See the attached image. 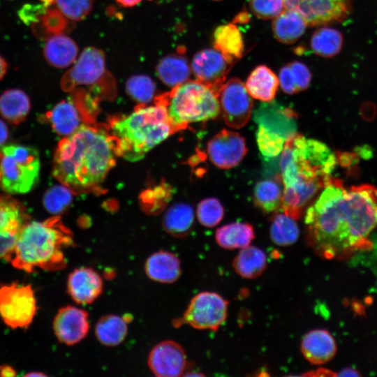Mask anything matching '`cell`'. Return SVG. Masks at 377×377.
<instances>
[{
	"label": "cell",
	"mask_w": 377,
	"mask_h": 377,
	"mask_svg": "<svg viewBox=\"0 0 377 377\" xmlns=\"http://www.w3.org/2000/svg\"><path fill=\"white\" fill-rule=\"evenodd\" d=\"M103 287V281L99 274L87 267L74 269L67 281L68 293L77 304L92 303L101 294Z\"/></svg>",
	"instance_id": "20"
},
{
	"label": "cell",
	"mask_w": 377,
	"mask_h": 377,
	"mask_svg": "<svg viewBox=\"0 0 377 377\" xmlns=\"http://www.w3.org/2000/svg\"><path fill=\"white\" fill-rule=\"evenodd\" d=\"M45 374H41V373H31V374H27V376H44Z\"/></svg>",
	"instance_id": "52"
},
{
	"label": "cell",
	"mask_w": 377,
	"mask_h": 377,
	"mask_svg": "<svg viewBox=\"0 0 377 377\" xmlns=\"http://www.w3.org/2000/svg\"><path fill=\"white\" fill-rule=\"evenodd\" d=\"M73 200V191L65 185H55L45 193L43 204L45 209L53 214L65 211Z\"/></svg>",
	"instance_id": "38"
},
{
	"label": "cell",
	"mask_w": 377,
	"mask_h": 377,
	"mask_svg": "<svg viewBox=\"0 0 377 377\" xmlns=\"http://www.w3.org/2000/svg\"><path fill=\"white\" fill-rule=\"evenodd\" d=\"M117 156L137 161L173 131L165 109L161 103L139 105L127 116L117 117L110 124Z\"/></svg>",
	"instance_id": "5"
},
{
	"label": "cell",
	"mask_w": 377,
	"mask_h": 377,
	"mask_svg": "<svg viewBox=\"0 0 377 377\" xmlns=\"http://www.w3.org/2000/svg\"><path fill=\"white\" fill-rule=\"evenodd\" d=\"M148 366L158 377H178L186 367V355L178 343L166 340L156 344L150 351Z\"/></svg>",
	"instance_id": "17"
},
{
	"label": "cell",
	"mask_w": 377,
	"mask_h": 377,
	"mask_svg": "<svg viewBox=\"0 0 377 377\" xmlns=\"http://www.w3.org/2000/svg\"><path fill=\"white\" fill-rule=\"evenodd\" d=\"M214 1H221V0H214Z\"/></svg>",
	"instance_id": "53"
},
{
	"label": "cell",
	"mask_w": 377,
	"mask_h": 377,
	"mask_svg": "<svg viewBox=\"0 0 377 377\" xmlns=\"http://www.w3.org/2000/svg\"><path fill=\"white\" fill-rule=\"evenodd\" d=\"M343 44V36L341 32L330 27H322L317 29L310 40L313 52L325 58H331L338 54Z\"/></svg>",
	"instance_id": "34"
},
{
	"label": "cell",
	"mask_w": 377,
	"mask_h": 377,
	"mask_svg": "<svg viewBox=\"0 0 377 377\" xmlns=\"http://www.w3.org/2000/svg\"><path fill=\"white\" fill-rule=\"evenodd\" d=\"M231 65L217 50L207 48L193 56L191 68L197 80L207 85L218 94Z\"/></svg>",
	"instance_id": "16"
},
{
	"label": "cell",
	"mask_w": 377,
	"mask_h": 377,
	"mask_svg": "<svg viewBox=\"0 0 377 377\" xmlns=\"http://www.w3.org/2000/svg\"><path fill=\"white\" fill-rule=\"evenodd\" d=\"M306 241L326 260H344L371 246L377 226V188L369 184L346 189L332 178L305 215Z\"/></svg>",
	"instance_id": "1"
},
{
	"label": "cell",
	"mask_w": 377,
	"mask_h": 377,
	"mask_svg": "<svg viewBox=\"0 0 377 377\" xmlns=\"http://www.w3.org/2000/svg\"><path fill=\"white\" fill-rule=\"evenodd\" d=\"M104 52L96 47L85 48L73 66L61 80V87L71 91L80 85H95L106 75Z\"/></svg>",
	"instance_id": "11"
},
{
	"label": "cell",
	"mask_w": 377,
	"mask_h": 377,
	"mask_svg": "<svg viewBox=\"0 0 377 377\" xmlns=\"http://www.w3.org/2000/svg\"><path fill=\"white\" fill-rule=\"evenodd\" d=\"M36 312V300L30 285L13 283L0 287V317L6 325L27 327Z\"/></svg>",
	"instance_id": "8"
},
{
	"label": "cell",
	"mask_w": 377,
	"mask_h": 377,
	"mask_svg": "<svg viewBox=\"0 0 377 377\" xmlns=\"http://www.w3.org/2000/svg\"><path fill=\"white\" fill-rule=\"evenodd\" d=\"M29 221L24 207L6 195H0V258L8 259L22 228Z\"/></svg>",
	"instance_id": "14"
},
{
	"label": "cell",
	"mask_w": 377,
	"mask_h": 377,
	"mask_svg": "<svg viewBox=\"0 0 377 377\" xmlns=\"http://www.w3.org/2000/svg\"><path fill=\"white\" fill-rule=\"evenodd\" d=\"M256 140L260 152L268 158L276 157L281 154L285 142L283 138L260 125L256 133Z\"/></svg>",
	"instance_id": "41"
},
{
	"label": "cell",
	"mask_w": 377,
	"mask_h": 377,
	"mask_svg": "<svg viewBox=\"0 0 377 377\" xmlns=\"http://www.w3.org/2000/svg\"><path fill=\"white\" fill-rule=\"evenodd\" d=\"M301 351L306 360L311 364H323L334 357L337 352V344L328 331L316 329L303 337Z\"/></svg>",
	"instance_id": "21"
},
{
	"label": "cell",
	"mask_w": 377,
	"mask_h": 377,
	"mask_svg": "<svg viewBox=\"0 0 377 377\" xmlns=\"http://www.w3.org/2000/svg\"><path fill=\"white\" fill-rule=\"evenodd\" d=\"M73 243L72 234L59 216L29 221L20 231L7 260L27 272L36 269L61 270L66 265L64 249Z\"/></svg>",
	"instance_id": "4"
},
{
	"label": "cell",
	"mask_w": 377,
	"mask_h": 377,
	"mask_svg": "<svg viewBox=\"0 0 377 377\" xmlns=\"http://www.w3.org/2000/svg\"><path fill=\"white\" fill-rule=\"evenodd\" d=\"M235 271L245 279H255L260 276L267 267L265 253L254 246L241 249L232 262Z\"/></svg>",
	"instance_id": "28"
},
{
	"label": "cell",
	"mask_w": 377,
	"mask_h": 377,
	"mask_svg": "<svg viewBox=\"0 0 377 377\" xmlns=\"http://www.w3.org/2000/svg\"><path fill=\"white\" fill-rule=\"evenodd\" d=\"M30 108L29 96L20 89H8L0 96V114L13 124L24 121Z\"/></svg>",
	"instance_id": "30"
},
{
	"label": "cell",
	"mask_w": 377,
	"mask_h": 377,
	"mask_svg": "<svg viewBox=\"0 0 377 377\" xmlns=\"http://www.w3.org/2000/svg\"><path fill=\"white\" fill-rule=\"evenodd\" d=\"M191 68L187 59L179 54H170L163 57L156 66L158 77L172 88L188 81Z\"/></svg>",
	"instance_id": "26"
},
{
	"label": "cell",
	"mask_w": 377,
	"mask_h": 377,
	"mask_svg": "<svg viewBox=\"0 0 377 377\" xmlns=\"http://www.w3.org/2000/svg\"><path fill=\"white\" fill-rule=\"evenodd\" d=\"M311 74L308 67L302 62L293 61L282 67L279 72V84L282 90L293 94L308 88Z\"/></svg>",
	"instance_id": "32"
},
{
	"label": "cell",
	"mask_w": 377,
	"mask_h": 377,
	"mask_svg": "<svg viewBox=\"0 0 377 377\" xmlns=\"http://www.w3.org/2000/svg\"><path fill=\"white\" fill-rule=\"evenodd\" d=\"M218 98L224 121L229 127L240 128L247 124L253 101L240 80L231 78L224 82Z\"/></svg>",
	"instance_id": "10"
},
{
	"label": "cell",
	"mask_w": 377,
	"mask_h": 377,
	"mask_svg": "<svg viewBox=\"0 0 377 377\" xmlns=\"http://www.w3.org/2000/svg\"><path fill=\"white\" fill-rule=\"evenodd\" d=\"M250 8L260 19H274L284 9L283 0H250Z\"/></svg>",
	"instance_id": "43"
},
{
	"label": "cell",
	"mask_w": 377,
	"mask_h": 377,
	"mask_svg": "<svg viewBox=\"0 0 377 377\" xmlns=\"http://www.w3.org/2000/svg\"><path fill=\"white\" fill-rule=\"evenodd\" d=\"M213 45L232 65L244 54L242 35L238 27L232 23L216 27L213 34Z\"/></svg>",
	"instance_id": "24"
},
{
	"label": "cell",
	"mask_w": 377,
	"mask_h": 377,
	"mask_svg": "<svg viewBox=\"0 0 377 377\" xmlns=\"http://www.w3.org/2000/svg\"><path fill=\"white\" fill-rule=\"evenodd\" d=\"M43 5L47 8L52 6L55 3V0H40Z\"/></svg>",
	"instance_id": "50"
},
{
	"label": "cell",
	"mask_w": 377,
	"mask_h": 377,
	"mask_svg": "<svg viewBox=\"0 0 377 377\" xmlns=\"http://www.w3.org/2000/svg\"><path fill=\"white\" fill-rule=\"evenodd\" d=\"M336 376H360L357 371L353 368H344L335 374Z\"/></svg>",
	"instance_id": "46"
},
{
	"label": "cell",
	"mask_w": 377,
	"mask_h": 377,
	"mask_svg": "<svg viewBox=\"0 0 377 377\" xmlns=\"http://www.w3.org/2000/svg\"><path fill=\"white\" fill-rule=\"evenodd\" d=\"M53 329L61 343L68 346L76 344L84 339L89 332V314L76 306H64L57 312Z\"/></svg>",
	"instance_id": "19"
},
{
	"label": "cell",
	"mask_w": 377,
	"mask_h": 377,
	"mask_svg": "<svg viewBox=\"0 0 377 377\" xmlns=\"http://www.w3.org/2000/svg\"><path fill=\"white\" fill-rule=\"evenodd\" d=\"M279 79L274 73L265 65H259L251 73L245 87L251 97L267 102L275 96Z\"/></svg>",
	"instance_id": "27"
},
{
	"label": "cell",
	"mask_w": 377,
	"mask_h": 377,
	"mask_svg": "<svg viewBox=\"0 0 377 377\" xmlns=\"http://www.w3.org/2000/svg\"><path fill=\"white\" fill-rule=\"evenodd\" d=\"M40 159L37 150L22 145L0 149L1 186L12 194L29 192L38 182Z\"/></svg>",
	"instance_id": "7"
},
{
	"label": "cell",
	"mask_w": 377,
	"mask_h": 377,
	"mask_svg": "<svg viewBox=\"0 0 377 377\" xmlns=\"http://www.w3.org/2000/svg\"><path fill=\"white\" fill-rule=\"evenodd\" d=\"M255 237L253 226L247 223L234 222L216 230L218 244L226 249H243L250 245Z\"/></svg>",
	"instance_id": "29"
},
{
	"label": "cell",
	"mask_w": 377,
	"mask_h": 377,
	"mask_svg": "<svg viewBox=\"0 0 377 377\" xmlns=\"http://www.w3.org/2000/svg\"><path fill=\"white\" fill-rule=\"evenodd\" d=\"M15 375L16 372L12 367L8 365H3L0 367L1 376H14Z\"/></svg>",
	"instance_id": "47"
},
{
	"label": "cell",
	"mask_w": 377,
	"mask_h": 377,
	"mask_svg": "<svg viewBox=\"0 0 377 377\" xmlns=\"http://www.w3.org/2000/svg\"><path fill=\"white\" fill-rule=\"evenodd\" d=\"M194 221L193 208L187 204H176L165 212L163 226L167 232L172 236H185L191 230Z\"/></svg>",
	"instance_id": "35"
},
{
	"label": "cell",
	"mask_w": 377,
	"mask_h": 377,
	"mask_svg": "<svg viewBox=\"0 0 377 377\" xmlns=\"http://www.w3.org/2000/svg\"><path fill=\"white\" fill-rule=\"evenodd\" d=\"M127 333L126 320L117 315L103 316L95 326V335L97 339L107 346L119 345L125 339Z\"/></svg>",
	"instance_id": "31"
},
{
	"label": "cell",
	"mask_w": 377,
	"mask_h": 377,
	"mask_svg": "<svg viewBox=\"0 0 377 377\" xmlns=\"http://www.w3.org/2000/svg\"><path fill=\"white\" fill-rule=\"evenodd\" d=\"M228 302L219 294L201 292L195 295L178 323L198 330L216 331L226 321Z\"/></svg>",
	"instance_id": "9"
},
{
	"label": "cell",
	"mask_w": 377,
	"mask_h": 377,
	"mask_svg": "<svg viewBox=\"0 0 377 377\" xmlns=\"http://www.w3.org/2000/svg\"><path fill=\"white\" fill-rule=\"evenodd\" d=\"M126 90L130 97L145 105L153 99L156 84L154 80L147 75H135L127 80Z\"/></svg>",
	"instance_id": "37"
},
{
	"label": "cell",
	"mask_w": 377,
	"mask_h": 377,
	"mask_svg": "<svg viewBox=\"0 0 377 377\" xmlns=\"http://www.w3.org/2000/svg\"><path fill=\"white\" fill-rule=\"evenodd\" d=\"M207 150L212 163L221 169L237 165L247 153L244 138L239 133L226 128L208 142Z\"/></svg>",
	"instance_id": "15"
},
{
	"label": "cell",
	"mask_w": 377,
	"mask_h": 377,
	"mask_svg": "<svg viewBox=\"0 0 377 377\" xmlns=\"http://www.w3.org/2000/svg\"><path fill=\"white\" fill-rule=\"evenodd\" d=\"M224 209L220 201L214 198L202 200L197 207V217L207 228L217 226L223 218Z\"/></svg>",
	"instance_id": "40"
},
{
	"label": "cell",
	"mask_w": 377,
	"mask_h": 377,
	"mask_svg": "<svg viewBox=\"0 0 377 377\" xmlns=\"http://www.w3.org/2000/svg\"><path fill=\"white\" fill-rule=\"evenodd\" d=\"M68 20L57 7L48 8L37 22L40 24L39 35L50 36L64 34L68 28Z\"/></svg>",
	"instance_id": "39"
},
{
	"label": "cell",
	"mask_w": 377,
	"mask_h": 377,
	"mask_svg": "<svg viewBox=\"0 0 377 377\" xmlns=\"http://www.w3.org/2000/svg\"><path fill=\"white\" fill-rule=\"evenodd\" d=\"M113 138L104 129L83 124L59 143L53 175L72 191L100 184L115 163Z\"/></svg>",
	"instance_id": "3"
},
{
	"label": "cell",
	"mask_w": 377,
	"mask_h": 377,
	"mask_svg": "<svg viewBox=\"0 0 377 377\" xmlns=\"http://www.w3.org/2000/svg\"><path fill=\"white\" fill-rule=\"evenodd\" d=\"M142 0H117L123 6L132 7L141 2Z\"/></svg>",
	"instance_id": "49"
},
{
	"label": "cell",
	"mask_w": 377,
	"mask_h": 377,
	"mask_svg": "<svg viewBox=\"0 0 377 377\" xmlns=\"http://www.w3.org/2000/svg\"><path fill=\"white\" fill-rule=\"evenodd\" d=\"M8 138V130L5 123L0 119V147L3 146Z\"/></svg>",
	"instance_id": "45"
},
{
	"label": "cell",
	"mask_w": 377,
	"mask_h": 377,
	"mask_svg": "<svg viewBox=\"0 0 377 377\" xmlns=\"http://www.w3.org/2000/svg\"><path fill=\"white\" fill-rule=\"evenodd\" d=\"M269 235L275 244L286 246L297 242L300 230L294 219L285 213H277L272 218Z\"/></svg>",
	"instance_id": "36"
},
{
	"label": "cell",
	"mask_w": 377,
	"mask_h": 377,
	"mask_svg": "<svg viewBox=\"0 0 377 377\" xmlns=\"http://www.w3.org/2000/svg\"><path fill=\"white\" fill-rule=\"evenodd\" d=\"M145 270L150 279L159 283H171L180 276L181 263L174 253L159 251L147 259Z\"/></svg>",
	"instance_id": "22"
},
{
	"label": "cell",
	"mask_w": 377,
	"mask_h": 377,
	"mask_svg": "<svg viewBox=\"0 0 377 377\" xmlns=\"http://www.w3.org/2000/svg\"><path fill=\"white\" fill-rule=\"evenodd\" d=\"M8 63L0 55V80L4 77L8 70Z\"/></svg>",
	"instance_id": "48"
},
{
	"label": "cell",
	"mask_w": 377,
	"mask_h": 377,
	"mask_svg": "<svg viewBox=\"0 0 377 377\" xmlns=\"http://www.w3.org/2000/svg\"><path fill=\"white\" fill-rule=\"evenodd\" d=\"M246 17H247V14H246V13H241L239 15H238V16L237 17L236 20H239V22H242V21L245 22L246 21V20H248Z\"/></svg>",
	"instance_id": "51"
},
{
	"label": "cell",
	"mask_w": 377,
	"mask_h": 377,
	"mask_svg": "<svg viewBox=\"0 0 377 377\" xmlns=\"http://www.w3.org/2000/svg\"><path fill=\"white\" fill-rule=\"evenodd\" d=\"M253 117L258 125L279 135L285 140L297 133L295 112L272 100L260 104Z\"/></svg>",
	"instance_id": "18"
},
{
	"label": "cell",
	"mask_w": 377,
	"mask_h": 377,
	"mask_svg": "<svg viewBox=\"0 0 377 377\" xmlns=\"http://www.w3.org/2000/svg\"><path fill=\"white\" fill-rule=\"evenodd\" d=\"M285 8L299 13L307 25L320 26L344 20L351 0H283Z\"/></svg>",
	"instance_id": "12"
},
{
	"label": "cell",
	"mask_w": 377,
	"mask_h": 377,
	"mask_svg": "<svg viewBox=\"0 0 377 377\" xmlns=\"http://www.w3.org/2000/svg\"><path fill=\"white\" fill-rule=\"evenodd\" d=\"M77 54L76 43L64 34L48 37L43 48V54L48 64L59 68H66L74 63Z\"/></svg>",
	"instance_id": "23"
},
{
	"label": "cell",
	"mask_w": 377,
	"mask_h": 377,
	"mask_svg": "<svg viewBox=\"0 0 377 377\" xmlns=\"http://www.w3.org/2000/svg\"><path fill=\"white\" fill-rule=\"evenodd\" d=\"M306 26V21L299 13L285 8L274 18L272 31L277 40L292 44L304 34Z\"/></svg>",
	"instance_id": "25"
},
{
	"label": "cell",
	"mask_w": 377,
	"mask_h": 377,
	"mask_svg": "<svg viewBox=\"0 0 377 377\" xmlns=\"http://www.w3.org/2000/svg\"><path fill=\"white\" fill-rule=\"evenodd\" d=\"M55 3L66 18L72 21H80L89 14L94 0H55Z\"/></svg>",
	"instance_id": "42"
},
{
	"label": "cell",
	"mask_w": 377,
	"mask_h": 377,
	"mask_svg": "<svg viewBox=\"0 0 377 377\" xmlns=\"http://www.w3.org/2000/svg\"><path fill=\"white\" fill-rule=\"evenodd\" d=\"M281 176L274 179H265L256 184L253 195L256 205L266 213L277 210L281 207L283 188Z\"/></svg>",
	"instance_id": "33"
},
{
	"label": "cell",
	"mask_w": 377,
	"mask_h": 377,
	"mask_svg": "<svg viewBox=\"0 0 377 377\" xmlns=\"http://www.w3.org/2000/svg\"><path fill=\"white\" fill-rule=\"evenodd\" d=\"M166 109L174 131L184 129L192 123L214 119L220 113L218 94L209 87L195 80L173 87L156 98Z\"/></svg>",
	"instance_id": "6"
},
{
	"label": "cell",
	"mask_w": 377,
	"mask_h": 377,
	"mask_svg": "<svg viewBox=\"0 0 377 377\" xmlns=\"http://www.w3.org/2000/svg\"><path fill=\"white\" fill-rule=\"evenodd\" d=\"M0 177H1V172H0Z\"/></svg>",
	"instance_id": "54"
},
{
	"label": "cell",
	"mask_w": 377,
	"mask_h": 377,
	"mask_svg": "<svg viewBox=\"0 0 377 377\" xmlns=\"http://www.w3.org/2000/svg\"><path fill=\"white\" fill-rule=\"evenodd\" d=\"M47 8L43 5H25L19 12L21 20L27 24L37 23Z\"/></svg>",
	"instance_id": "44"
},
{
	"label": "cell",
	"mask_w": 377,
	"mask_h": 377,
	"mask_svg": "<svg viewBox=\"0 0 377 377\" xmlns=\"http://www.w3.org/2000/svg\"><path fill=\"white\" fill-rule=\"evenodd\" d=\"M68 101L57 103L46 115L54 131L63 136L73 133L84 124L87 118V105L89 102L83 91L73 89Z\"/></svg>",
	"instance_id": "13"
},
{
	"label": "cell",
	"mask_w": 377,
	"mask_h": 377,
	"mask_svg": "<svg viewBox=\"0 0 377 377\" xmlns=\"http://www.w3.org/2000/svg\"><path fill=\"white\" fill-rule=\"evenodd\" d=\"M281 154L284 186L281 208L297 220L306 204L331 180L337 158L325 143L297 133L285 140Z\"/></svg>",
	"instance_id": "2"
}]
</instances>
